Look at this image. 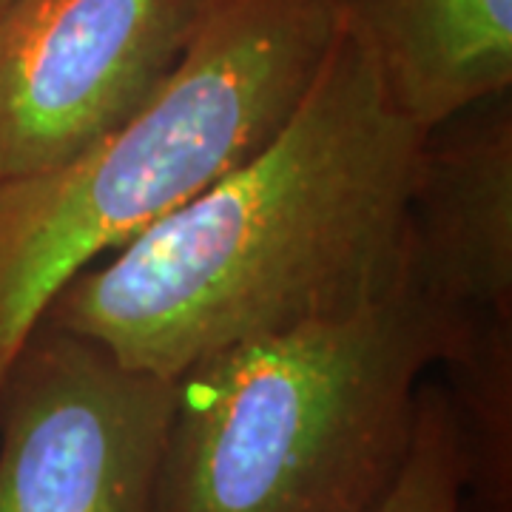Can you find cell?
<instances>
[{"label": "cell", "mask_w": 512, "mask_h": 512, "mask_svg": "<svg viewBox=\"0 0 512 512\" xmlns=\"http://www.w3.org/2000/svg\"><path fill=\"white\" fill-rule=\"evenodd\" d=\"M421 140L342 3L274 137L74 276L43 322L174 382L239 342L362 311L410 279Z\"/></svg>", "instance_id": "6da1fadb"}, {"label": "cell", "mask_w": 512, "mask_h": 512, "mask_svg": "<svg viewBox=\"0 0 512 512\" xmlns=\"http://www.w3.org/2000/svg\"><path fill=\"white\" fill-rule=\"evenodd\" d=\"M174 382L40 322L0 387V512H154Z\"/></svg>", "instance_id": "277c9868"}, {"label": "cell", "mask_w": 512, "mask_h": 512, "mask_svg": "<svg viewBox=\"0 0 512 512\" xmlns=\"http://www.w3.org/2000/svg\"><path fill=\"white\" fill-rule=\"evenodd\" d=\"M410 282L461 345L512 330V103L484 100L424 134L410 202Z\"/></svg>", "instance_id": "8992f818"}, {"label": "cell", "mask_w": 512, "mask_h": 512, "mask_svg": "<svg viewBox=\"0 0 512 512\" xmlns=\"http://www.w3.org/2000/svg\"><path fill=\"white\" fill-rule=\"evenodd\" d=\"M9 3H12V0H0V12H3V9H6Z\"/></svg>", "instance_id": "9c48e42d"}, {"label": "cell", "mask_w": 512, "mask_h": 512, "mask_svg": "<svg viewBox=\"0 0 512 512\" xmlns=\"http://www.w3.org/2000/svg\"><path fill=\"white\" fill-rule=\"evenodd\" d=\"M447 350L407 279L362 311L205 356L174 379L154 512H373Z\"/></svg>", "instance_id": "7a4b0ae2"}, {"label": "cell", "mask_w": 512, "mask_h": 512, "mask_svg": "<svg viewBox=\"0 0 512 512\" xmlns=\"http://www.w3.org/2000/svg\"><path fill=\"white\" fill-rule=\"evenodd\" d=\"M421 134L510 94L512 0H342Z\"/></svg>", "instance_id": "52a82bcc"}, {"label": "cell", "mask_w": 512, "mask_h": 512, "mask_svg": "<svg viewBox=\"0 0 512 512\" xmlns=\"http://www.w3.org/2000/svg\"><path fill=\"white\" fill-rule=\"evenodd\" d=\"M464 447L447 387L421 384L413 444L393 490L373 512H464Z\"/></svg>", "instance_id": "ba28073f"}, {"label": "cell", "mask_w": 512, "mask_h": 512, "mask_svg": "<svg viewBox=\"0 0 512 512\" xmlns=\"http://www.w3.org/2000/svg\"><path fill=\"white\" fill-rule=\"evenodd\" d=\"M342 0H214L143 109L72 160L0 180V387L60 291L248 160L328 52Z\"/></svg>", "instance_id": "3957f363"}, {"label": "cell", "mask_w": 512, "mask_h": 512, "mask_svg": "<svg viewBox=\"0 0 512 512\" xmlns=\"http://www.w3.org/2000/svg\"><path fill=\"white\" fill-rule=\"evenodd\" d=\"M214 0H12L0 12V180L35 177L126 123Z\"/></svg>", "instance_id": "5b68a950"}]
</instances>
